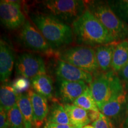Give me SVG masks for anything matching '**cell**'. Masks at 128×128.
<instances>
[{"instance_id":"1","label":"cell","mask_w":128,"mask_h":128,"mask_svg":"<svg viewBox=\"0 0 128 128\" xmlns=\"http://www.w3.org/2000/svg\"><path fill=\"white\" fill-rule=\"evenodd\" d=\"M71 28L76 40L80 44L100 46L116 42L108 30L88 8L73 22Z\"/></svg>"},{"instance_id":"2","label":"cell","mask_w":128,"mask_h":128,"mask_svg":"<svg viewBox=\"0 0 128 128\" xmlns=\"http://www.w3.org/2000/svg\"><path fill=\"white\" fill-rule=\"evenodd\" d=\"M30 18L53 50L72 42L74 33L71 26L54 16L38 12L31 14Z\"/></svg>"},{"instance_id":"3","label":"cell","mask_w":128,"mask_h":128,"mask_svg":"<svg viewBox=\"0 0 128 128\" xmlns=\"http://www.w3.org/2000/svg\"><path fill=\"white\" fill-rule=\"evenodd\" d=\"M89 88L99 110L113 97L124 91L118 74L113 70L96 76Z\"/></svg>"},{"instance_id":"4","label":"cell","mask_w":128,"mask_h":128,"mask_svg":"<svg viewBox=\"0 0 128 128\" xmlns=\"http://www.w3.org/2000/svg\"><path fill=\"white\" fill-rule=\"evenodd\" d=\"M87 8L103 24L116 42L123 40L128 36V26L107 3L87 2Z\"/></svg>"},{"instance_id":"5","label":"cell","mask_w":128,"mask_h":128,"mask_svg":"<svg viewBox=\"0 0 128 128\" xmlns=\"http://www.w3.org/2000/svg\"><path fill=\"white\" fill-rule=\"evenodd\" d=\"M40 4L44 13L71 24L87 8V2L81 0H48L42 1Z\"/></svg>"},{"instance_id":"6","label":"cell","mask_w":128,"mask_h":128,"mask_svg":"<svg viewBox=\"0 0 128 128\" xmlns=\"http://www.w3.org/2000/svg\"><path fill=\"white\" fill-rule=\"evenodd\" d=\"M60 60L76 66L81 70L97 76L100 70L96 52L87 46H74L64 49L57 54Z\"/></svg>"},{"instance_id":"7","label":"cell","mask_w":128,"mask_h":128,"mask_svg":"<svg viewBox=\"0 0 128 128\" xmlns=\"http://www.w3.org/2000/svg\"><path fill=\"white\" fill-rule=\"evenodd\" d=\"M17 76L32 80L40 75L46 74L45 64L39 55L24 53L18 56L15 64Z\"/></svg>"},{"instance_id":"8","label":"cell","mask_w":128,"mask_h":128,"mask_svg":"<svg viewBox=\"0 0 128 128\" xmlns=\"http://www.w3.org/2000/svg\"><path fill=\"white\" fill-rule=\"evenodd\" d=\"M20 38L22 42L28 49L35 52L52 54L53 49L50 44L34 24L26 20L21 28Z\"/></svg>"},{"instance_id":"9","label":"cell","mask_w":128,"mask_h":128,"mask_svg":"<svg viewBox=\"0 0 128 128\" xmlns=\"http://www.w3.org/2000/svg\"><path fill=\"white\" fill-rule=\"evenodd\" d=\"M0 18L1 23L10 29L20 28L26 21L20 2L10 0H3L0 2Z\"/></svg>"},{"instance_id":"10","label":"cell","mask_w":128,"mask_h":128,"mask_svg":"<svg viewBox=\"0 0 128 128\" xmlns=\"http://www.w3.org/2000/svg\"><path fill=\"white\" fill-rule=\"evenodd\" d=\"M58 80L69 81H83L90 84L93 80L92 74L59 60L55 70Z\"/></svg>"},{"instance_id":"11","label":"cell","mask_w":128,"mask_h":128,"mask_svg":"<svg viewBox=\"0 0 128 128\" xmlns=\"http://www.w3.org/2000/svg\"><path fill=\"white\" fill-rule=\"evenodd\" d=\"M59 98L65 104L74 103L88 87L83 81H69L58 80Z\"/></svg>"},{"instance_id":"12","label":"cell","mask_w":128,"mask_h":128,"mask_svg":"<svg viewBox=\"0 0 128 128\" xmlns=\"http://www.w3.org/2000/svg\"><path fill=\"white\" fill-rule=\"evenodd\" d=\"M28 93L31 100L34 116V126L39 128L42 125L49 114V108L48 99L33 90H29Z\"/></svg>"},{"instance_id":"13","label":"cell","mask_w":128,"mask_h":128,"mask_svg":"<svg viewBox=\"0 0 128 128\" xmlns=\"http://www.w3.org/2000/svg\"><path fill=\"white\" fill-rule=\"evenodd\" d=\"M14 65V55L12 48L3 40L0 41V79L6 82L12 74Z\"/></svg>"},{"instance_id":"14","label":"cell","mask_w":128,"mask_h":128,"mask_svg":"<svg viewBox=\"0 0 128 128\" xmlns=\"http://www.w3.org/2000/svg\"><path fill=\"white\" fill-rule=\"evenodd\" d=\"M128 96L125 91L113 97L100 108V112L108 119H116L127 106Z\"/></svg>"},{"instance_id":"15","label":"cell","mask_w":128,"mask_h":128,"mask_svg":"<svg viewBox=\"0 0 128 128\" xmlns=\"http://www.w3.org/2000/svg\"><path fill=\"white\" fill-rule=\"evenodd\" d=\"M118 42L102 44L95 48L96 56L100 70L103 72L110 71L115 46Z\"/></svg>"},{"instance_id":"16","label":"cell","mask_w":128,"mask_h":128,"mask_svg":"<svg viewBox=\"0 0 128 128\" xmlns=\"http://www.w3.org/2000/svg\"><path fill=\"white\" fill-rule=\"evenodd\" d=\"M64 108L70 119L71 126L75 128H83L91 122L87 110L74 104H65Z\"/></svg>"},{"instance_id":"17","label":"cell","mask_w":128,"mask_h":128,"mask_svg":"<svg viewBox=\"0 0 128 128\" xmlns=\"http://www.w3.org/2000/svg\"><path fill=\"white\" fill-rule=\"evenodd\" d=\"M33 90L37 93L46 97L48 100H54V87L52 80L48 75H40L31 80Z\"/></svg>"},{"instance_id":"18","label":"cell","mask_w":128,"mask_h":128,"mask_svg":"<svg viewBox=\"0 0 128 128\" xmlns=\"http://www.w3.org/2000/svg\"><path fill=\"white\" fill-rule=\"evenodd\" d=\"M128 64V39L117 43L113 53L112 69L114 72H119Z\"/></svg>"},{"instance_id":"19","label":"cell","mask_w":128,"mask_h":128,"mask_svg":"<svg viewBox=\"0 0 128 128\" xmlns=\"http://www.w3.org/2000/svg\"><path fill=\"white\" fill-rule=\"evenodd\" d=\"M17 104L24 120V128H33L34 116L31 100L28 92L18 94Z\"/></svg>"},{"instance_id":"20","label":"cell","mask_w":128,"mask_h":128,"mask_svg":"<svg viewBox=\"0 0 128 128\" xmlns=\"http://www.w3.org/2000/svg\"><path fill=\"white\" fill-rule=\"evenodd\" d=\"M46 122L60 124L71 125L64 106L55 100H54L53 104L49 108Z\"/></svg>"},{"instance_id":"21","label":"cell","mask_w":128,"mask_h":128,"mask_svg":"<svg viewBox=\"0 0 128 128\" xmlns=\"http://www.w3.org/2000/svg\"><path fill=\"white\" fill-rule=\"evenodd\" d=\"M18 94L16 92L12 85L4 84L0 88V103L1 108L8 112L17 104Z\"/></svg>"},{"instance_id":"22","label":"cell","mask_w":128,"mask_h":128,"mask_svg":"<svg viewBox=\"0 0 128 128\" xmlns=\"http://www.w3.org/2000/svg\"><path fill=\"white\" fill-rule=\"evenodd\" d=\"M73 104L87 111L100 112L89 87L74 102Z\"/></svg>"},{"instance_id":"23","label":"cell","mask_w":128,"mask_h":128,"mask_svg":"<svg viewBox=\"0 0 128 128\" xmlns=\"http://www.w3.org/2000/svg\"><path fill=\"white\" fill-rule=\"evenodd\" d=\"M7 113L8 128H24L23 116L17 104L8 110Z\"/></svg>"},{"instance_id":"24","label":"cell","mask_w":128,"mask_h":128,"mask_svg":"<svg viewBox=\"0 0 128 128\" xmlns=\"http://www.w3.org/2000/svg\"><path fill=\"white\" fill-rule=\"evenodd\" d=\"M114 9L116 14L128 23V1H118L114 3Z\"/></svg>"},{"instance_id":"25","label":"cell","mask_w":128,"mask_h":128,"mask_svg":"<svg viewBox=\"0 0 128 128\" xmlns=\"http://www.w3.org/2000/svg\"><path fill=\"white\" fill-rule=\"evenodd\" d=\"M12 86L18 94H23L28 90L30 86V83L28 79L24 77L17 78L12 83Z\"/></svg>"},{"instance_id":"26","label":"cell","mask_w":128,"mask_h":128,"mask_svg":"<svg viewBox=\"0 0 128 128\" xmlns=\"http://www.w3.org/2000/svg\"><path fill=\"white\" fill-rule=\"evenodd\" d=\"M92 126L94 128H114L111 120L101 113L100 118L92 122Z\"/></svg>"},{"instance_id":"27","label":"cell","mask_w":128,"mask_h":128,"mask_svg":"<svg viewBox=\"0 0 128 128\" xmlns=\"http://www.w3.org/2000/svg\"><path fill=\"white\" fill-rule=\"evenodd\" d=\"M118 76H119L124 86L128 88V64L118 72Z\"/></svg>"},{"instance_id":"28","label":"cell","mask_w":128,"mask_h":128,"mask_svg":"<svg viewBox=\"0 0 128 128\" xmlns=\"http://www.w3.org/2000/svg\"><path fill=\"white\" fill-rule=\"evenodd\" d=\"M0 128H8L7 112L2 108H0Z\"/></svg>"},{"instance_id":"29","label":"cell","mask_w":128,"mask_h":128,"mask_svg":"<svg viewBox=\"0 0 128 128\" xmlns=\"http://www.w3.org/2000/svg\"><path fill=\"white\" fill-rule=\"evenodd\" d=\"M44 128H75L71 125H66V124H60L48 122H46L44 126Z\"/></svg>"},{"instance_id":"30","label":"cell","mask_w":128,"mask_h":128,"mask_svg":"<svg viewBox=\"0 0 128 128\" xmlns=\"http://www.w3.org/2000/svg\"><path fill=\"white\" fill-rule=\"evenodd\" d=\"M88 117L90 119V121L94 122L100 118L101 112L96 111H88Z\"/></svg>"},{"instance_id":"31","label":"cell","mask_w":128,"mask_h":128,"mask_svg":"<svg viewBox=\"0 0 128 128\" xmlns=\"http://www.w3.org/2000/svg\"><path fill=\"white\" fill-rule=\"evenodd\" d=\"M126 112H127V116H126V119L125 121V127L126 128H128V100H127V106H126Z\"/></svg>"},{"instance_id":"32","label":"cell","mask_w":128,"mask_h":128,"mask_svg":"<svg viewBox=\"0 0 128 128\" xmlns=\"http://www.w3.org/2000/svg\"><path fill=\"white\" fill-rule=\"evenodd\" d=\"M83 128H94V126H92V125H87Z\"/></svg>"}]
</instances>
